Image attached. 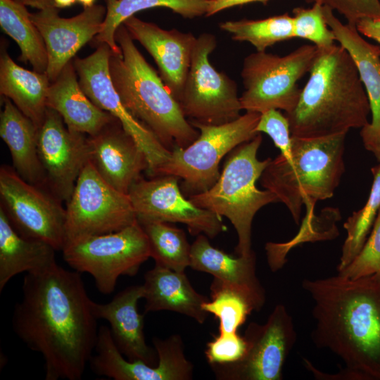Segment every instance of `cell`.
Masks as SVG:
<instances>
[{
  "label": "cell",
  "instance_id": "cell-1",
  "mask_svg": "<svg viewBox=\"0 0 380 380\" xmlns=\"http://www.w3.org/2000/svg\"><path fill=\"white\" fill-rule=\"evenodd\" d=\"M12 315L17 336L44 360L46 380H80L89 362L99 328L81 273L57 263L23 278Z\"/></svg>",
  "mask_w": 380,
  "mask_h": 380
},
{
  "label": "cell",
  "instance_id": "cell-2",
  "mask_svg": "<svg viewBox=\"0 0 380 380\" xmlns=\"http://www.w3.org/2000/svg\"><path fill=\"white\" fill-rule=\"evenodd\" d=\"M302 287L314 301L315 345L337 355L354 380H380V272L305 279Z\"/></svg>",
  "mask_w": 380,
  "mask_h": 380
},
{
  "label": "cell",
  "instance_id": "cell-3",
  "mask_svg": "<svg viewBox=\"0 0 380 380\" xmlns=\"http://www.w3.org/2000/svg\"><path fill=\"white\" fill-rule=\"evenodd\" d=\"M298 102L285 113L291 137L318 138L347 134L369 122V102L356 65L340 44L318 49Z\"/></svg>",
  "mask_w": 380,
  "mask_h": 380
},
{
  "label": "cell",
  "instance_id": "cell-4",
  "mask_svg": "<svg viewBox=\"0 0 380 380\" xmlns=\"http://www.w3.org/2000/svg\"><path fill=\"white\" fill-rule=\"evenodd\" d=\"M115 39L121 53H112L109 71L123 106L169 151L193 143L199 131L186 119L179 102L138 50L123 24L117 29Z\"/></svg>",
  "mask_w": 380,
  "mask_h": 380
},
{
  "label": "cell",
  "instance_id": "cell-5",
  "mask_svg": "<svg viewBox=\"0 0 380 380\" xmlns=\"http://www.w3.org/2000/svg\"><path fill=\"white\" fill-rule=\"evenodd\" d=\"M346 134L318 138L291 137V157L270 160L260 179L299 224L303 204L312 213L317 201L333 196L345 171Z\"/></svg>",
  "mask_w": 380,
  "mask_h": 380
},
{
  "label": "cell",
  "instance_id": "cell-6",
  "mask_svg": "<svg viewBox=\"0 0 380 380\" xmlns=\"http://www.w3.org/2000/svg\"><path fill=\"white\" fill-rule=\"evenodd\" d=\"M262 141L259 133L233 149L215 184L204 192L188 196L197 206L221 217H225L231 222L238 236L235 251L241 256H248L253 252L251 232L256 213L269 203L279 201L271 191L260 190L256 186V182L271 160L270 158L258 159Z\"/></svg>",
  "mask_w": 380,
  "mask_h": 380
},
{
  "label": "cell",
  "instance_id": "cell-7",
  "mask_svg": "<svg viewBox=\"0 0 380 380\" xmlns=\"http://www.w3.org/2000/svg\"><path fill=\"white\" fill-rule=\"evenodd\" d=\"M260 113L248 112L221 125L189 121L198 137L185 148L175 146L154 177L172 175L182 179V191L190 196L210 189L220 177L219 165L227 153L253 139Z\"/></svg>",
  "mask_w": 380,
  "mask_h": 380
},
{
  "label": "cell",
  "instance_id": "cell-8",
  "mask_svg": "<svg viewBox=\"0 0 380 380\" xmlns=\"http://www.w3.org/2000/svg\"><path fill=\"white\" fill-rule=\"evenodd\" d=\"M317 51L315 45L305 44L283 56L265 51L247 56L241 72L244 87L240 96L242 110L259 113L271 109L291 112L301 91L298 82L310 72Z\"/></svg>",
  "mask_w": 380,
  "mask_h": 380
},
{
  "label": "cell",
  "instance_id": "cell-9",
  "mask_svg": "<svg viewBox=\"0 0 380 380\" xmlns=\"http://www.w3.org/2000/svg\"><path fill=\"white\" fill-rule=\"evenodd\" d=\"M62 252L69 267L90 274L104 295L114 291L120 277L134 276L151 258L148 237L137 220L120 230L68 243Z\"/></svg>",
  "mask_w": 380,
  "mask_h": 380
},
{
  "label": "cell",
  "instance_id": "cell-10",
  "mask_svg": "<svg viewBox=\"0 0 380 380\" xmlns=\"http://www.w3.org/2000/svg\"><path fill=\"white\" fill-rule=\"evenodd\" d=\"M137 220L128 194L107 184L89 160L66 203L65 246L120 230Z\"/></svg>",
  "mask_w": 380,
  "mask_h": 380
},
{
  "label": "cell",
  "instance_id": "cell-11",
  "mask_svg": "<svg viewBox=\"0 0 380 380\" xmlns=\"http://www.w3.org/2000/svg\"><path fill=\"white\" fill-rule=\"evenodd\" d=\"M216 37L203 33L196 37L191 65L178 101L185 117L201 123L221 125L238 118L242 110L235 81L217 71L210 54Z\"/></svg>",
  "mask_w": 380,
  "mask_h": 380
},
{
  "label": "cell",
  "instance_id": "cell-12",
  "mask_svg": "<svg viewBox=\"0 0 380 380\" xmlns=\"http://www.w3.org/2000/svg\"><path fill=\"white\" fill-rule=\"evenodd\" d=\"M0 207L22 236L62 251L65 243V208L46 188L23 179L10 166L0 167Z\"/></svg>",
  "mask_w": 380,
  "mask_h": 380
},
{
  "label": "cell",
  "instance_id": "cell-13",
  "mask_svg": "<svg viewBox=\"0 0 380 380\" xmlns=\"http://www.w3.org/2000/svg\"><path fill=\"white\" fill-rule=\"evenodd\" d=\"M247 348L239 361L213 366L217 379L281 380L284 364L297 334L293 318L282 304L277 305L265 323L251 322L243 336Z\"/></svg>",
  "mask_w": 380,
  "mask_h": 380
},
{
  "label": "cell",
  "instance_id": "cell-14",
  "mask_svg": "<svg viewBox=\"0 0 380 380\" xmlns=\"http://www.w3.org/2000/svg\"><path fill=\"white\" fill-rule=\"evenodd\" d=\"M112 53L108 44H99L96 51L87 57H76L72 61L79 83L89 99L113 116L142 150L148 161L147 172L152 177L167 160L171 151L123 106L109 71Z\"/></svg>",
  "mask_w": 380,
  "mask_h": 380
},
{
  "label": "cell",
  "instance_id": "cell-15",
  "mask_svg": "<svg viewBox=\"0 0 380 380\" xmlns=\"http://www.w3.org/2000/svg\"><path fill=\"white\" fill-rule=\"evenodd\" d=\"M179 179L172 175L140 177L132 185L128 196L139 224L152 222L182 223L190 234L213 239L226 231L222 217L200 208L185 198Z\"/></svg>",
  "mask_w": 380,
  "mask_h": 380
},
{
  "label": "cell",
  "instance_id": "cell-16",
  "mask_svg": "<svg viewBox=\"0 0 380 380\" xmlns=\"http://www.w3.org/2000/svg\"><path fill=\"white\" fill-rule=\"evenodd\" d=\"M158 365L141 360H129L118 350L110 328L102 325L89 365L92 372L115 380H190L194 366L184 353L181 336L174 334L165 339L153 338Z\"/></svg>",
  "mask_w": 380,
  "mask_h": 380
},
{
  "label": "cell",
  "instance_id": "cell-17",
  "mask_svg": "<svg viewBox=\"0 0 380 380\" xmlns=\"http://www.w3.org/2000/svg\"><path fill=\"white\" fill-rule=\"evenodd\" d=\"M61 116L47 108L38 132V153L45 186L67 203L77 180L89 160L87 137L70 130Z\"/></svg>",
  "mask_w": 380,
  "mask_h": 380
},
{
  "label": "cell",
  "instance_id": "cell-18",
  "mask_svg": "<svg viewBox=\"0 0 380 380\" xmlns=\"http://www.w3.org/2000/svg\"><path fill=\"white\" fill-rule=\"evenodd\" d=\"M53 7L31 13L46 48L48 64L46 74L54 82L77 52L99 34L106 14V7L94 4L72 18H62Z\"/></svg>",
  "mask_w": 380,
  "mask_h": 380
},
{
  "label": "cell",
  "instance_id": "cell-19",
  "mask_svg": "<svg viewBox=\"0 0 380 380\" xmlns=\"http://www.w3.org/2000/svg\"><path fill=\"white\" fill-rule=\"evenodd\" d=\"M190 267L213 276L210 289H224L242 297L253 311L265 303V291L256 274V256L234 258L213 246L208 237L201 234L191 245Z\"/></svg>",
  "mask_w": 380,
  "mask_h": 380
},
{
  "label": "cell",
  "instance_id": "cell-20",
  "mask_svg": "<svg viewBox=\"0 0 380 380\" xmlns=\"http://www.w3.org/2000/svg\"><path fill=\"white\" fill-rule=\"evenodd\" d=\"M122 24L132 38L153 57L161 79L178 101L191 65L196 37L191 32L163 29L135 15Z\"/></svg>",
  "mask_w": 380,
  "mask_h": 380
},
{
  "label": "cell",
  "instance_id": "cell-21",
  "mask_svg": "<svg viewBox=\"0 0 380 380\" xmlns=\"http://www.w3.org/2000/svg\"><path fill=\"white\" fill-rule=\"evenodd\" d=\"M89 161L110 186L125 194L148 169L144 153L115 120L87 137Z\"/></svg>",
  "mask_w": 380,
  "mask_h": 380
},
{
  "label": "cell",
  "instance_id": "cell-22",
  "mask_svg": "<svg viewBox=\"0 0 380 380\" xmlns=\"http://www.w3.org/2000/svg\"><path fill=\"white\" fill-rule=\"evenodd\" d=\"M334 11L322 6L324 19L335 39L353 59L369 102L372 120L361 129L364 146L372 152L380 146V46L367 42L356 27L344 24Z\"/></svg>",
  "mask_w": 380,
  "mask_h": 380
},
{
  "label": "cell",
  "instance_id": "cell-23",
  "mask_svg": "<svg viewBox=\"0 0 380 380\" xmlns=\"http://www.w3.org/2000/svg\"><path fill=\"white\" fill-rule=\"evenodd\" d=\"M141 285L126 287L107 303L93 302L96 319L106 320L115 344L129 360H141L156 365V351L147 345L144 332V315L138 312L137 303L143 298Z\"/></svg>",
  "mask_w": 380,
  "mask_h": 380
},
{
  "label": "cell",
  "instance_id": "cell-24",
  "mask_svg": "<svg viewBox=\"0 0 380 380\" xmlns=\"http://www.w3.org/2000/svg\"><path fill=\"white\" fill-rule=\"evenodd\" d=\"M46 106L61 116L70 130L88 136L96 134L116 120L96 106L83 91L72 60L51 83Z\"/></svg>",
  "mask_w": 380,
  "mask_h": 380
},
{
  "label": "cell",
  "instance_id": "cell-25",
  "mask_svg": "<svg viewBox=\"0 0 380 380\" xmlns=\"http://www.w3.org/2000/svg\"><path fill=\"white\" fill-rule=\"evenodd\" d=\"M142 286L145 313L172 311L191 317L199 324L204 323L208 317L202 305L209 299L193 288L184 272L155 264L145 273Z\"/></svg>",
  "mask_w": 380,
  "mask_h": 380
},
{
  "label": "cell",
  "instance_id": "cell-26",
  "mask_svg": "<svg viewBox=\"0 0 380 380\" xmlns=\"http://www.w3.org/2000/svg\"><path fill=\"white\" fill-rule=\"evenodd\" d=\"M3 99L0 136L10 151L13 167L27 182L46 188L38 153L39 128L9 99Z\"/></svg>",
  "mask_w": 380,
  "mask_h": 380
},
{
  "label": "cell",
  "instance_id": "cell-27",
  "mask_svg": "<svg viewBox=\"0 0 380 380\" xmlns=\"http://www.w3.org/2000/svg\"><path fill=\"white\" fill-rule=\"evenodd\" d=\"M49 244L20 235L0 207V292L17 274L39 273L56 264Z\"/></svg>",
  "mask_w": 380,
  "mask_h": 380
},
{
  "label": "cell",
  "instance_id": "cell-28",
  "mask_svg": "<svg viewBox=\"0 0 380 380\" xmlns=\"http://www.w3.org/2000/svg\"><path fill=\"white\" fill-rule=\"evenodd\" d=\"M1 47L0 93L39 128L44 120L46 96L51 84L45 72L30 71L15 63Z\"/></svg>",
  "mask_w": 380,
  "mask_h": 380
},
{
  "label": "cell",
  "instance_id": "cell-29",
  "mask_svg": "<svg viewBox=\"0 0 380 380\" xmlns=\"http://www.w3.org/2000/svg\"><path fill=\"white\" fill-rule=\"evenodd\" d=\"M106 14L96 43L106 44L114 53H121L115 34L117 29L129 18L141 11L166 8L187 19L208 13L210 0H105Z\"/></svg>",
  "mask_w": 380,
  "mask_h": 380
},
{
  "label": "cell",
  "instance_id": "cell-30",
  "mask_svg": "<svg viewBox=\"0 0 380 380\" xmlns=\"http://www.w3.org/2000/svg\"><path fill=\"white\" fill-rule=\"evenodd\" d=\"M26 6L13 0H0V26L18 45L19 60L34 71L46 72L48 55L44 39Z\"/></svg>",
  "mask_w": 380,
  "mask_h": 380
},
{
  "label": "cell",
  "instance_id": "cell-31",
  "mask_svg": "<svg viewBox=\"0 0 380 380\" xmlns=\"http://www.w3.org/2000/svg\"><path fill=\"white\" fill-rule=\"evenodd\" d=\"M219 26L231 34L232 39L247 42L257 51H265L276 43L294 38L293 17L288 13L261 20H228Z\"/></svg>",
  "mask_w": 380,
  "mask_h": 380
},
{
  "label": "cell",
  "instance_id": "cell-32",
  "mask_svg": "<svg viewBox=\"0 0 380 380\" xmlns=\"http://www.w3.org/2000/svg\"><path fill=\"white\" fill-rule=\"evenodd\" d=\"M149 241L151 258L156 265L184 272L190 267L191 245L184 231L168 222L140 224Z\"/></svg>",
  "mask_w": 380,
  "mask_h": 380
},
{
  "label": "cell",
  "instance_id": "cell-33",
  "mask_svg": "<svg viewBox=\"0 0 380 380\" xmlns=\"http://www.w3.org/2000/svg\"><path fill=\"white\" fill-rule=\"evenodd\" d=\"M373 182L365 205L347 219L343 224L347 237L342 247L338 272L355 258L370 233L380 208V163L371 169Z\"/></svg>",
  "mask_w": 380,
  "mask_h": 380
},
{
  "label": "cell",
  "instance_id": "cell-34",
  "mask_svg": "<svg viewBox=\"0 0 380 380\" xmlns=\"http://www.w3.org/2000/svg\"><path fill=\"white\" fill-rule=\"evenodd\" d=\"M211 300L202 307L219 320V333H236L253 311L247 302L236 293L224 289L210 290Z\"/></svg>",
  "mask_w": 380,
  "mask_h": 380
},
{
  "label": "cell",
  "instance_id": "cell-35",
  "mask_svg": "<svg viewBox=\"0 0 380 380\" xmlns=\"http://www.w3.org/2000/svg\"><path fill=\"white\" fill-rule=\"evenodd\" d=\"M322 4L315 2L311 8H295L293 10L294 38L310 41L317 49L333 46L335 36L329 27L322 12Z\"/></svg>",
  "mask_w": 380,
  "mask_h": 380
},
{
  "label": "cell",
  "instance_id": "cell-36",
  "mask_svg": "<svg viewBox=\"0 0 380 380\" xmlns=\"http://www.w3.org/2000/svg\"><path fill=\"white\" fill-rule=\"evenodd\" d=\"M380 272V208L362 249L353 261L338 274L350 279Z\"/></svg>",
  "mask_w": 380,
  "mask_h": 380
},
{
  "label": "cell",
  "instance_id": "cell-37",
  "mask_svg": "<svg viewBox=\"0 0 380 380\" xmlns=\"http://www.w3.org/2000/svg\"><path fill=\"white\" fill-rule=\"evenodd\" d=\"M247 348L243 336L236 333H219L206 344L205 355L213 366L227 365L243 358Z\"/></svg>",
  "mask_w": 380,
  "mask_h": 380
},
{
  "label": "cell",
  "instance_id": "cell-38",
  "mask_svg": "<svg viewBox=\"0 0 380 380\" xmlns=\"http://www.w3.org/2000/svg\"><path fill=\"white\" fill-rule=\"evenodd\" d=\"M255 131L270 136L281 155L288 159L291 157V134L287 117L279 110L271 109L260 113Z\"/></svg>",
  "mask_w": 380,
  "mask_h": 380
},
{
  "label": "cell",
  "instance_id": "cell-39",
  "mask_svg": "<svg viewBox=\"0 0 380 380\" xmlns=\"http://www.w3.org/2000/svg\"><path fill=\"white\" fill-rule=\"evenodd\" d=\"M318 2L338 12L347 20L348 24L355 26L363 18L380 19V0H306Z\"/></svg>",
  "mask_w": 380,
  "mask_h": 380
},
{
  "label": "cell",
  "instance_id": "cell-40",
  "mask_svg": "<svg viewBox=\"0 0 380 380\" xmlns=\"http://www.w3.org/2000/svg\"><path fill=\"white\" fill-rule=\"evenodd\" d=\"M357 32L380 44V19L363 18L355 24Z\"/></svg>",
  "mask_w": 380,
  "mask_h": 380
},
{
  "label": "cell",
  "instance_id": "cell-41",
  "mask_svg": "<svg viewBox=\"0 0 380 380\" xmlns=\"http://www.w3.org/2000/svg\"><path fill=\"white\" fill-rule=\"evenodd\" d=\"M268 1L269 0H210V7L206 16H211L225 9L250 3L260 2L263 4H266Z\"/></svg>",
  "mask_w": 380,
  "mask_h": 380
},
{
  "label": "cell",
  "instance_id": "cell-42",
  "mask_svg": "<svg viewBox=\"0 0 380 380\" xmlns=\"http://www.w3.org/2000/svg\"><path fill=\"white\" fill-rule=\"evenodd\" d=\"M24 6L37 8L39 11L56 7L53 0H13Z\"/></svg>",
  "mask_w": 380,
  "mask_h": 380
},
{
  "label": "cell",
  "instance_id": "cell-43",
  "mask_svg": "<svg viewBox=\"0 0 380 380\" xmlns=\"http://www.w3.org/2000/svg\"><path fill=\"white\" fill-rule=\"evenodd\" d=\"M54 5L56 8H68L75 4L77 0H53Z\"/></svg>",
  "mask_w": 380,
  "mask_h": 380
},
{
  "label": "cell",
  "instance_id": "cell-44",
  "mask_svg": "<svg viewBox=\"0 0 380 380\" xmlns=\"http://www.w3.org/2000/svg\"><path fill=\"white\" fill-rule=\"evenodd\" d=\"M78 3L83 6L84 8H88L94 6L96 0H77Z\"/></svg>",
  "mask_w": 380,
  "mask_h": 380
},
{
  "label": "cell",
  "instance_id": "cell-45",
  "mask_svg": "<svg viewBox=\"0 0 380 380\" xmlns=\"http://www.w3.org/2000/svg\"><path fill=\"white\" fill-rule=\"evenodd\" d=\"M372 153H374V155L375 156V157L376 158V159L379 160L380 163V146L374 149L372 151Z\"/></svg>",
  "mask_w": 380,
  "mask_h": 380
},
{
  "label": "cell",
  "instance_id": "cell-46",
  "mask_svg": "<svg viewBox=\"0 0 380 380\" xmlns=\"http://www.w3.org/2000/svg\"><path fill=\"white\" fill-rule=\"evenodd\" d=\"M379 46H380V45H379Z\"/></svg>",
  "mask_w": 380,
  "mask_h": 380
}]
</instances>
